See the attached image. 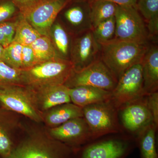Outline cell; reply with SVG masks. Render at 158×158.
<instances>
[{"label":"cell","mask_w":158,"mask_h":158,"mask_svg":"<svg viewBox=\"0 0 158 158\" xmlns=\"http://www.w3.org/2000/svg\"><path fill=\"white\" fill-rule=\"evenodd\" d=\"M115 38L148 44L150 36L143 19L135 7L117 6Z\"/></svg>","instance_id":"3"},{"label":"cell","mask_w":158,"mask_h":158,"mask_svg":"<svg viewBox=\"0 0 158 158\" xmlns=\"http://www.w3.org/2000/svg\"><path fill=\"white\" fill-rule=\"evenodd\" d=\"M73 151L59 141L31 137L14 148L7 158H73Z\"/></svg>","instance_id":"6"},{"label":"cell","mask_w":158,"mask_h":158,"mask_svg":"<svg viewBox=\"0 0 158 158\" xmlns=\"http://www.w3.org/2000/svg\"><path fill=\"white\" fill-rule=\"evenodd\" d=\"M0 104L3 107L37 122L43 120L32 90L19 85H0Z\"/></svg>","instance_id":"4"},{"label":"cell","mask_w":158,"mask_h":158,"mask_svg":"<svg viewBox=\"0 0 158 158\" xmlns=\"http://www.w3.org/2000/svg\"><path fill=\"white\" fill-rule=\"evenodd\" d=\"M148 107L152 114L153 124L157 127L158 123V94L157 91L147 94Z\"/></svg>","instance_id":"32"},{"label":"cell","mask_w":158,"mask_h":158,"mask_svg":"<svg viewBox=\"0 0 158 158\" xmlns=\"http://www.w3.org/2000/svg\"><path fill=\"white\" fill-rule=\"evenodd\" d=\"M94 1H96V0H89L88 2ZM104 1L111 2L116 4L118 6H129V7L137 8V0H104Z\"/></svg>","instance_id":"34"},{"label":"cell","mask_w":158,"mask_h":158,"mask_svg":"<svg viewBox=\"0 0 158 158\" xmlns=\"http://www.w3.org/2000/svg\"><path fill=\"white\" fill-rule=\"evenodd\" d=\"M23 45L15 41L4 48L2 62L12 68H22L21 55Z\"/></svg>","instance_id":"27"},{"label":"cell","mask_w":158,"mask_h":158,"mask_svg":"<svg viewBox=\"0 0 158 158\" xmlns=\"http://www.w3.org/2000/svg\"><path fill=\"white\" fill-rule=\"evenodd\" d=\"M92 32L96 41L100 44L115 38L116 21L115 17L111 18L99 24L92 29Z\"/></svg>","instance_id":"25"},{"label":"cell","mask_w":158,"mask_h":158,"mask_svg":"<svg viewBox=\"0 0 158 158\" xmlns=\"http://www.w3.org/2000/svg\"><path fill=\"white\" fill-rule=\"evenodd\" d=\"M70 0H40L22 12V15L42 36L50 37L58 14Z\"/></svg>","instance_id":"9"},{"label":"cell","mask_w":158,"mask_h":158,"mask_svg":"<svg viewBox=\"0 0 158 158\" xmlns=\"http://www.w3.org/2000/svg\"><path fill=\"white\" fill-rule=\"evenodd\" d=\"M64 16L69 24L74 28L80 30L81 34L92 30L90 7L86 10L81 6L72 7L65 11Z\"/></svg>","instance_id":"20"},{"label":"cell","mask_w":158,"mask_h":158,"mask_svg":"<svg viewBox=\"0 0 158 158\" xmlns=\"http://www.w3.org/2000/svg\"><path fill=\"white\" fill-rule=\"evenodd\" d=\"M92 28L99 24L115 16L117 5L104 0L88 2Z\"/></svg>","instance_id":"19"},{"label":"cell","mask_w":158,"mask_h":158,"mask_svg":"<svg viewBox=\"0 0 158 158\" xmlns=\"http://www.w3.org/2000/svg\"><path fill=\"white\" fill-rule=\"evenodd\" d=\"M16 23L17 22L0 23V44L4 48H6L13 42Z\"/></svg>","instance_id":"29"},{"label":"cell","mask_w":158,"mask_h":158,"mask_svg":"<svg viewBox=\"0 0 158 158\" xmlns=\"http://www.w3.org/2000/svg\"><path fill=\"white\" fill-rule=\"evenodd\" d=\"M26 85L24 69L12 68L0 62V85Z\"/></svg>","instance_id":"24"},{"label":"cell","mask_w":158,"mask_h":158,"mask_svg":"<svg viewBox=\"0 0 158 158\" xmlns=\"http://www.w3.org/2000/svg\"><path fill=\"white\" fill-rule=\"evenodd\" d=\"M40 113L63 104L71 102L69 88L65 85H49L32 89Z\"/></svg>","instance_id":"13"},{"label":"cell","mask_w":158,"mask_h":158,"mask_svg":"<svg viewBox=\"0 0 158 158\" xmlns=\"http://www.w3.org/2000/svg\"><path fill=\"white\" fill-rule=\"evenodd\" d=\"M43 117L47 125L56 127L70 119L83 117V108L71 102L63 104L46 111Z\"/></svg>","instance_id":"17"},{"label":"cell","mask_w":158,"mask_h":158,"mask_svg":"<svg viewBox=\"0 0 158 158\" xmlns=\"http://www.w3.org/2000/svg\"><path fill=\"white\" fill-rule=\"evenodd\" d=\"M21 63L23 69H28L37 65L34 51L31 45L23 46Z\"/></svg>","instance_id":"31"},{"label":"cell","mask_w":158,"mask_h":158,"mask_svg":"<svg viewBox=\"0 0 158 158\" xmlns=\"http://www.w3.org/2000/svg\"><path fill=\"white\" fill-rule=\"evenodd\" d=\"M41 36L22 15L17 21L13 41L23 46L31 45Z\"/></svg>","instance_id":"22"},{"label":"cell","mask_w":158,"mask_h":158,"mask_svg":"<svg viewBox=\"0 0 158 158\" xmlns=\"http://www.w3.org/2000/svg\"><path fill=\"white\" fill-rule=\"evenodd\" d=\"M31 46L34 51L37 65L59 57L50 37L41 35Z\"/></svg>","instance_id":"21"},{"label":"cell","mask_w":158,"mask_h":158,"mask_svg":"<svg viewBox=\"0 0 158 158\" xmlns=\"http://www.w3.org/2000/svg\"><path fill=\"white\" fill-rule=\"evenodd\" d=\"M133 148L128 140L106 139L85 145L80 151L79 158H125Z\"/></svg>","instance_id":"11"},{"label":"cell","mask_w":158,"mask_h":158,"mask_svg":"<svg viewBox=\"0 0 158 158\" xmlns=\"http://www.w3.org/2000/svg\"><path fill=\"white\" fill-rule=\"evenodd\" d=\"M54 44L60 54L66 58L70 49V40L68 33L62 25L56 23L52 27Z\"/></svg>","instance_id":"26"},{"label":"cell","mask_w":158,"mask_h":158,"mask_svg":"<svg viewBox=\"0 0 158 158\" xmlns=\"http://www.w3.org/2000/svg\"><path fill=\"white\" fill-rule=\"evenodd\" d=\"M156 129L153 123L144 129V132L139 141L141 158H158L156 144Z\"/></svg>","instance_id":"23"},{"label":"cell","mask_w":158,"mask_h":158,"mask_svg":"<svg viewBox=\"0 0 158 158\" xmlns=\"http://www.w3.org/2000/svg\"><path fill=\"white\" fill-rule=\"evenodd\" d=\"M73 70L70 60L57 57L24 69L26 85L35 89L46 85H65Z\"/></svg>","instance_id":"2"},{"label":"cell","mask_w":158,"mask_h":158,"mask_svg":"<svg viewBox=\"0 0 158 158\" xmlns=\"http://www.w3.org/2000/svg\"><path fill=\"white\" fill-rule=\"evenodd\" d=\"M16 9L17 6L12 0H0V23L12 17Z\"/></svg>","instance_id":"30"},{"label":"cell","mask_w":158,"mask_h":158,"mask_svg":"<svg viewBox=\"0 0 158 158\" xmlns=\"http://www.w3.org/2000/svg\"><path fill=\"white\" fill-rule=\"evenodd\" d=\"M101 45L96 41L92 30L81 34L76 39L72 49L70 62L74 70L87 67L100 59Z\"/></svg>","instance_id":"12"},{"label":"cell","mask_w":158,"mask_h":158,"mask_svg":"<svg viewBox=\"0 0 158 158\" xmlns=\"http://www.w3.org/2000/svg\"><path fill=\"white\" fill-rule=\"evenodd\" d=\"M51 137L69 147H79L92 140L90 128L84 117L70 119L50 129Z\"/></svg>","instance_id":"10"},{"label":"cell","mask_w":158,"mask_h":158,"mask_svg":"<svg viewBox=\"0 0 158 158\" xmlns=\"http://www.w3.org/2000/svg\"><path fill=\"white\" fill-rule=\"evenodd\" d=\"M1 119L0 117V156L3 158H7L14 147L8 129Z\"/></svg>","instance_id":"28"},{"label":"cell","mask_w":158,"mask_h":158,"mask_svg":"<svg viewBox=\"0 0 158 158\" xmlns=\"http://www.w3.org/2000/svg\"><path fill=\"white\" fill-rule=\"evenodd\" d=\"M71 102L83 108L89 105L110 101L111 92L88 86L69 88Z\"/></svg>","instance_id":"15"},{"label":"cell","mask_w":158,"mask_h":158,"mask_svg":"<svg viewBox=\"0 0 158 158\" xmlns=\"http://www.w3.org/2000/svg\"><path fill=\"white\" fill-rule=\"evenodd\" d=\"M100 45V59L118 80L129 69L141 63L149 44L114 38Z\"/></svg>","instance_id":"1"},{"label":"cell","mask_w":158,"mask_h":158,"mask_svg":"<svg viewBox=\"0 0 158 158\" xmlns=\"http://www.w3.org/2000/svg\"><path fill=\"white\" fill-rule=\"evenodd\" d=\"M146 95L140 63L129 69L119 78L117 85L111 92L110 101L118 109Z\"/></svg>","instance_id":"8"},{"label":"cell","mask_w":158,"mask_h":158,"mask_svg":"<svg viewBox=\"0 0 158 158\" xmlns=\"http://www.w3.org/2000/svg\"><path fill=\"white\" fill-rule=\"evenodd\" d=\"M144 89L146 94L157 91L158 88V48L149 45L141 61Z\"/></svg>","instance_id":"16"},{"label":"cell","mask_w":158,"mask_h":158,"mask_svg":"<svg viewBox=\"0 0 158 158\" xmlns=\"http://www.w3.org/2000/svg\"><path fill=\"white\" fill-rule=\"evenodd\" d=\"M22 12L25 11L40 0H12Z\"/></svg>","instance_id":"33"},{"label":"cell","mask_w":158,"mask_h":158,"mask_svg":"<svg viewBox=\"0 0 158 158\" xmlns=\"http://www.w3.org/2000/svg\"><path fill=\"white\" fill-rule=\"evenodd\" d=\"M137 8L147 23L150 37L158 35V0H137Z\"/></svg>","instance_id":"18"},{"label":"cell","mask_w":158,"mask_h":158,"mask_svg":"<svg viewBox=\"0 0 158 158\" xmlns=\"http://www.w3.org/2000/svg\"><path fill=\"white\" fill-rule=\"evenodd\" d=\"M4 48L0 44V62H2V59L3 53H4Z\"/></svg>","instance_id":"35"},{"label":"cell","mask_w":158,"mask_h":158,"mask_svg":"<svg viewBox=\"0 0 158 158\" xmlns=\"http://www.w3.org/2000/svg\"><path fill=\"white\" fill-rule=\"evenodd\" d=\"M116 109L110 101L83 108V117L90 128L92 140L119 131Z\"/></svg>","instance_id":"5"},{"label":"cell","mask_w":158,"mask_h":158,"mask_svg":"<svg viewBox=\"0 0 158 158\" xmlns=\"http://www.w3.org/2000/svg\"><path fill=\"white\" fill-rule=\"evenodd\" d=\"M138 100L124 106L122 112L124 127L132 132L144 130L153 123L152 114L146 102H139Z\"/></svg>","instance_id":"14"},{"label":"cell","mask_w":158,"mask_h":158,"mask_svg":"<svg viewBox=\"0 0 158 158\" xmlns=\"http://www.w3.org/2000/svg\"><path fill=\"white\" fill-rule=\"evenodd\" d=\"M118 80L100 59L81 70H73L65 85L69 88L91 86L112 92Z\"/></svg>","instance_id":"7"}]
</instances>
